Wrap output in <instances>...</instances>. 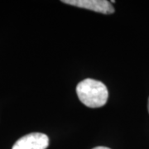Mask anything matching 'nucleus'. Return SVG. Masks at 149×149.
<instances>
[{
	"label": "nucleus",
	"instance_id": "f257e3e1",
	"mask_svg": "<svg viewBox=\"0 0 149 149\" xmlns=\"http://www.w3.org/2000/svg\"><path fill=\"white\" fill-rule=\"evenodd\" d=\"M78 98L85 106L100 108L106 104L109 92L104 83L94 79H85L76 86Z\"/></svg>",
	"mask_w": 149,
	"mask_h": 149
},
{
	"label": "nucleus",
	"instance_id": "f03ea898",
	"mask_svg": "<svg viewBox=\"0 0 149 149\" xmlns=\"http://www.w3.org/2000/svg\"><path fill=\"white\" fill-rule=\"evenodd\" d=\"M49 145L48 137L41 133H32L22 137L12 149H46Z\"/></svg>",
	"mask_w": 149,
	"mask_h": 149
},
{
	"label": "nucleus",
	"instance_id": "7ed1b4c3",
	"mask_svg": "<svg viewBox=\"0 0 149 149\" xmlns=\"http://www.w3.org/2000/svg\"><path fill=\"white\" fill-rule=\"evenodd\" d=\"M62 3L104 14L114 13V8L110 2L106 0H63Z\"/></svg>",
	"mask_w": 149,
	"mask_h": 149
},
{
	"label": "nucleus",
	"instance_id": "20e7f679",
	"mask_svg": "<svg viewBox=\"0 0 149 149\" xmlns=\"http://www.w3.org/2000/svg\"><path fill=\"white\" fill-rule=\"evenodd\" d=\"M93 149H110L109 148H105V147H97V148H95Z\"/></svg>",
	"mask_w": 149,
	"mask_h": 149
},
{
	"label": "nucleus",
	"instance_id": "39448f33",
	"mask_svg": "<svg viewBox=\"0 0 149 149\" xmlns=\"http://www.w3.org/2000/svg\"><path fill=\"white\" fill-rule=\"evenodd\" d=\"M148 112H149V99H148Z\"/></svg>",
	"mask_w": 149,
	"mask_h": 149
}]
</instances>
